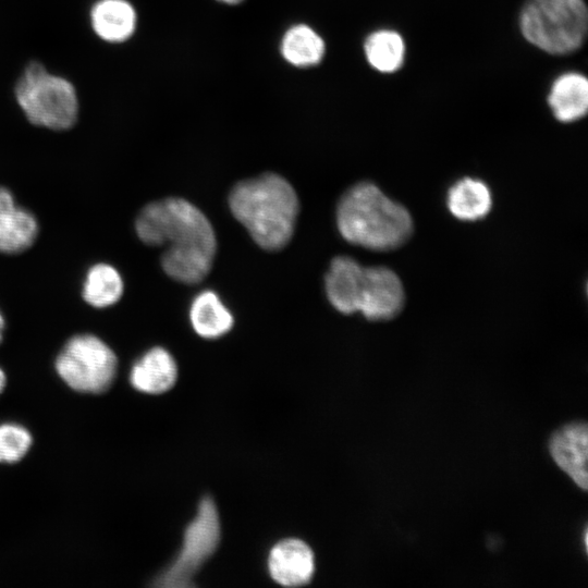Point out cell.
Here are the masks:
<instances>
[{"label": "cell", "instance_id": "d6986e66", "mask_svg": "<svg viewBox=\"0 0 588 588\" xmlns=\"http://www.w3.org/2000/svg\"><path fill=\"white\" fill-rule=\"evenodd\" d=\"M124 284L119 271L109 264L91 266L83 284V297L95 308H106L119 302Z\"/></svg>", "mask_w": 588, "mask_h": 588}, {"label": "cell", "instance_id": "9a60e30c", "mask_svg": "<svg viewBox=\"0 0 588 588\" xmlns=\"http://www.w3.org/2000/svg\"><path fill=\"white\" fill-rule=\"evenodd\" d=\"M91 24L102 39L120 42L134 33L136 13L125 0H101L91 10Z\"/></svg>", "mask_w": 588, "mask_h": 588}, {"label": "cell", "instance_id": "603a6c76", "mask_svg": "<svg viewBox=\"0 0 588 588\" xmlns=\"http://www.w3.org/2000/svg\"><path fill=\"white\" fill-rule=\"evenodd\" d=\"M4 327H5L4 317L0 311V343H1L2 339H3Z\"/></svg>", "mask_w": 588, "mask_h": 588}, {"label": "cell", "instance_id": "6da1fadb", "mask_svg": "<svg viewBox=\"0 0 588 588\" xmlns=\"http://www.w3.org/2000/svg\"><path fill=\"white\" fill-rule=\"evenodd\" d=\"M135 229L145 244L167 246L161 266L173 280L196 284L210 271L217 249L215 231L189 201L175 197L152 201L138 213Z\"/></svg>", "mask_w": 588, "mask_h": 588}, {"label": "cell", "instance_id": "4fadbf2b", "mask_svg": "<svg viewBox=\"0 0 588 588\" xmlns=\"http://www.w3.org/2000/svg\"><path fill=\"white\" fill-rule=\"evenodd\" d=\"M364 267L348 256L332 259L326 274V292L331 305L348 315L357 311Z\"/></svg>", "mask_w": 588, "mask_h": 588}, {"label": "cell", "instance_id": "cb8c5ba5", "mask_svg": "<svg viewBox=\"0 0 588 588\" xmlns=\"http://www.w3.org/2000/svg\"><path fill=\"white\" fill-rule=\"evenodd\" d=\"M222 3H225V4H230V5H234V4H238L241 3L243 0H218Z\"/></svg>", "mask_w": 588, "mask_h": 588}, {"label": "cell", "instance_id": "277c9868", "mask_svg": "<svg viewBox=\"0 0 588 588\" xmlns=\"http://www.w3.org/2000/svg\"><path fill=\"white\" fill-rule=\"evenodd\" d=\"M587 23L583 0H528L520 14L524 37L553 54L577 49L586 36Z\"/></svg>", "mask_w": 588, "mask_h": 588}, {"label": "cell", "instance_id": "2e32d148", "mask_svg": "<svg viewBox=\"0 0 588 588\" xmlns=\"http://www.w3.org/2000/svg\"><path fill=\"white\" fill-rule=\"evenodd\" d=\"M492 207L489 187L480 180L465 177L451 186L448 208L457 219L476 221L486 217Z\"/></svg>", "mask_w": 588, "mask_h": 588}, {"label": "cell", "instance_id": "8fae6325", "mask_svg": "<svg viewBox=\"0 0 588 588\" xmlns=\"http://www.w3.org/2000/svg\"><path fill=\"white\" fill-rule=\"evenodd\" d=\"M36 217L19 206L12 193L0 186V252L17 254L29 248L38 235Z\"/></svg>", "mask_w": 588, "mask_h": 588}, {"label": "cell", "instance_id": "3957f363", "mask_svg": "<svg viewBox=\"0 0 588 588\" xmlns=\"http://www.w3.org/2000/svg\"><path fill=\"white\" fill-rule=\"evenodd\" d=\"M336 223L347 242L372 250L395 249L413 233L407 209L370 182L357 183L343 194Z\"/></svg>", "mask_w": 588, "mask_h": 588}, {"label": "cell", "instance_id": "ac0fdd59", "mask_svg": "<svg viewBox=\"0 0 588 588\" xmlns=\"http://www.w3.org/2000/svg\"><path fill=\"white\" fill-rule=\"evenodd\" d=\"M189 318L197 334L206 339L221 336L233 326L231 313L212 291H204L194 298Z\"/></svg>", "mask_w": 588, "mask_h": 588}, {"label": "cell", "instance_id": "5b68a950", "mask_svg": "<svg viewBox=\"0 0 588 588\" xmlns=\"http://www.w3.org/2000/svg\"><path fill=\"white\" fill-rule=\"evenodd\" d=\"M15 96L27 120L37 126L64 131L76 122L78 103L73 85L49 74L40 63L25 69L16 82Z\"/></svg>", "mask_w": 588, "mask_h": 588}, {"label": "cell", "instance_id": "8992f818", "mask_svg": "<svg viewBox=\"0 0 588 588\" xmlns=\"http://www.w3.org/2000/svg\"><path fill=\"white\" fill-rule=\"evenodd\" d=\"M118 358L112 348L94 334L72 336L56 359L59 377L74 391L99 394L112 384Z\"/></svg>", "mask_w": 588, "mask_h": 588}, {"label": "cell", "instance_id": "44dd1931", "mask_svg": "<svg viewBox=\"0 0 588 588\" xmlns=\"http://www.w3.org/2000/svg\"><path fill=\"white\" fill-rule=\"evenodd\" d=\"M33 442L29 431L17 424L0 425V463H16L21 461Z\"/></svg>", "mask_w": 588, "mask_h": 588}, {"label": "cell", "instance_id": "5bb4252c", "mask_svg": "<svg viewBox=\"0 0 588 588\" xmlns=\"http://www.w3.org/2000/svg\"><path fill=\"white\" fill-rule=\"evenodd\" d=\"M549 105L555 118L572 122L583 118L588 110V81L578 73L561 75L552 85Z\"/></svg>", "mask_w": 588, "mask_h": 588}, {"label": "cell", "instance_id": "7c38bea8", "mask_svg": "<svg viewBox=\"0 0 588 588\" xmlns=\"http://www.w3.org/2000/svg\"><path fill=\"white\" fill-rule=\"evenodd\" d=\"M177 378V366L172 355L163 347L156 346L147 351L130 372V382L134 389L160 394L170 390Z\"/></svg>", "mask_w": 588, "mask_h": 588}, {"label": "cell", "instance_id": "7a4b0ae2", "mask_svg": "<svg viewBox=\"0 0 588 588\" xmlns=\"http://www.w3.org/2000/svg\"><path fill=\"white\" fill-rule=\"evenodd\" d=\"M229 206L266 250L281 249L290 242L299 209L293 186L275 173L238 182L230 193Z\"/></svg>", "mask_w": 588, "mask_h": 588}, {"label": "cell", "instance_id": "7402d4cb", "mask_svg": "<svg viewBox=\"0 0 588 588\" xmlns=\"http://www.w3.org/2000/svg\"><path fill=\"white\" fill-rule=\"evenodd\" d=\"M7 377L2 368H0V393L4 390Z\"/></svg>", "mask_w": 588, "mask_h": 588}, {"label": "cell", "instance_id": "30bf717a", "mask_svg": "<svg viewBox=\"0 0 588 588\" xmlns=\"http://www.w3.org/2000/svg\"><path fill=\"white\" fill-rule=\"evenodd\" d=\"M268 568L272 579L282 586L306 585L315 571L313 551L299 539H284L271 549Z\"/></svg>", "mask_w": 588, "mask_h": 588}, {"label": "cell", "instance_id": "e0dca14e", "mask_svg": "<svg viewBox=\"0 0 588 588\" xmlns=\"http://www.w3.org/2000/svg\"><path fill=\"white\" fill-rule=\"evenodd\" d=\"M280 51L284 60L296 68L317 65L326 52L321 36L306 24L290 27L283 35Z\"/></svg>", "mask_w": 588, "mask_h": 588}, {"label": "cell", "instance_id": "ba28073f", "mask_svg": "<svg viewBox=\"0 0 588 588\" xmlns=\"http://www.w3.org/2000/svg\"><path fill=\"white\" fill-rule=\"evenodd\" d=\"M404 302L402 281L393 270L382 266L364 267L357 311L369 320H390L403 309Z\"/></svg>", "mask_w": 588, "mask_h": 588}, {"label": "cell", "instance_id": "ffe728a7", "mask_svg": "<svg viewBox=\"0 0 588 588\" xmlns=\"http://www.w3.org/2000/svg\"><path fill=\"white\" fill-rule=\"evenodd\" d=\"M365 53L370 65L378 71L393 72L403 63L404 42L395 32L378 30L366 39Z\"/></svg>", "mask_w": 588, "mask_h": 588}, {"label": "cell", "instance_id": "52a82bcc", "mask_svg": "<svg viewBox=\"0 0 588 588\" xmlns=\"http://www.w3.org/2000/svg\"><path fill=\"white\" fill-rule=\"evenodd\" d=\"M220 536L217 506L211 498L206 497L198 505L197 515L185 529L181 550L156 577L154 585L167 588L194 586V576L216 551Z\"/></svg>", "mask_w": 588, "mask_h": 588}, {"label": "cell", "instance_id": "9c48e42d", "mask_svg": "<svg viewBox=\"0 0 588 588\" xmlns=\"http://www.w3.org/2000/svg\"><path fill=\"white\" fill-rule=\"evenodd\" d=\"M588 429L585 421H573L555 430L549 440V451L575 483L587 490Z\"/></svg>", "mask_w": 588, "mask_h": 588}]
</instances>
